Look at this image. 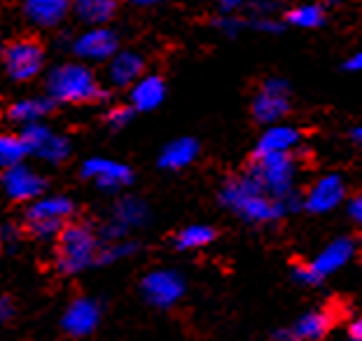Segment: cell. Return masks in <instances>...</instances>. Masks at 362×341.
Masks as SVG:
<instances>
[{"label":"cell","mask_w":362,"mask_h":341,"mask_svg":"<svg viewBox=\"0 0 362 341\" xmlns=\"http://www.w3.org/2000/svg\"><path fill=\"white\" fill-rule=\"evenodd\" d=\"M220 204L236 213L238 218H243L245 222L257 224L276 222L288 213L283 201L269 195L250 173L227 180L225 187L220 190Z\"/></svg>","instance_id":"6da1fadb"},{"label":"cell","mask_w":362,"mask_h":341,"mask_svg":"<svg viewBox=\"0 0 362 341\" xmlns=\"http://www.w3.org/2000/svg\"><path fill=\"white\" fill-rule=\"evenodd\" d=\"M47 87L52 98L59 103H94L107 98L94 73L80 64H66L52 71Z\"/></svg>","instance_id":"7a4b0ae2"},{"label":"cell","mask_w":362,"mask_h":341,"mask_svg":"<svg viewBox=\"0 0 362 341\" xmlns=\"http://www.w3.org/2000/svg\"><path fill=\"white\" fill-rule=\"evenodd\" d=\"M57 265L64 274H78L96 262L98 243L87 224H66L59 231Z\"/></svg>","instance_id":"3957f363"},{"label":"cell","mask_w":362,"mask_h":341,"mask_svg":"<svg viewBox=\"0 0 362 341\" xmlns=\"http://www.w3.org/2000/svg\"><path fill=\"white\" fill-rule=\"evenodd\" d=\"M248 173L276 199H285L295 192V159L290 152L255 154Z\"/></svg>","instance_id":"277c9868"},{"label":"cell","mask_w":362,"mask_h":341,"mask_svg":"<svg viewBox=\"0 0 362 341\" xmlns=\"http://www.w3.org/2000/svg\"><path fill=\"white\" fill-rule=\"evenodd\" d=\"M353 255H356V241H353V238L349 236L334 238L332 243H327L315 255L313 262L292 267V276H295V281L304 285H315V283H320L322 278H327L329 274L341 269L346 262H351Z\"/></svg>","instance_id":"5b68a950"},{"label":"cell","mask_w":362,"mask_h":341,"mask_svg":"<svg viewBox=\"0 0 362 341\" xmlns=\"http://www.w3.org/2000/svg\"><path fill=\"white\" fill-rule=\"evenodd\" d=\"M73 211H75L73 201H68L64 197L37 201L26 213V229L37 238H49L66 227Z\"/></svg>","instance_id":"8992f818"},{"label":"cell","mask_w":362,"mask_h":341,"mask_svg":"<svg viewBox=\"0 0 362 341\" xmlns=\"http://www.w3.org/2000/svg\"><path fill=\"white\" fill-rule=\"evenodd\" d=\"M3 59L10 77H14V80H30L33 75L40 73L45 50L35 37H21V40L7 45Z\"/></svg>","instance_id":"52a82bcc"},{"label":"cell","mask_w":362,"mask_h":341,"mask_svg":"<svg viewBox=\"0 0 362 341\" xmlns=\"http://www.w3.org/2000/svg\"><path fill=\"white\" fill-rule=\"evenodd\" d=\"M290 110V87L285 80H267L262 84L259 94L252 100V115L262 124H274L285 117Z\"/></svg>","instance_id":"ba28073f"},{"label":"cell","mask_w":362,"mask_h":341,"mask_svg":"<svg viewBox=\"0 0 362 341\" xmlns=\"http://www.w3.org/2000/svg\"><path fill=\"white\" fill-rule=\"evenodd\" d=\"M141 290H143L145 301H150L152 306L168 308L185 294V281L175 271L161 269V271H152V274L145 276V281L141 283Z\"/></svg>","instance_id":"9c48e42d"},{"label":"cell","mask_w":362,"mask_h":341,"mask_svg":"<svg viewBox=\"0 0 362 341\" xmlns=\"http://www.w3.org/2000/svg\"><path fill=\"white\" fill-rule=\"evenodd\" d=\"M344 197H346V187L341 175H325L304 197V208L311 213H327L341 204Z\"/></svg>","instance_id":"30bf717a"},{"label":"cell","mask_w":362,"mask_h":341,"mask_svg":"<svg viewBox=\"0 0 362 341\" xmlns=\"http://www.w3.org/2000/svg\"><path fill=\"white\" fill-rule=\"evenodd\" d=\"M119 47V40L112 30L107 28H94V30H87L84 35H80L78 40L73 45V52L78 54L82 59H89V61H103V59H110L117 54Z\"/></svg>","instance_id":"8fae6325"},{"label":"cell","mask_w":362,"mask_h":341,"mask_svg":"<svg viewBox=\"0 0 362 341\" xmlns=\"http://www.w3.org/2000/svg\"><path fill=\"white\" fill-rule=\"evenodd\" d=\"M24 143L28 147V152L33 150L35 154H40L42 159L47 161H54V164H59V161H64L68 157V152H71V145H68L66 138H59V136H52L45 127H28L24 131Z\"/></svg>","instance_id":"7c38bea8"},{"label":"cell","mask_w":362,"mask_h":341,"mask_svg":"<svg viewBox=\"0 0 362 341\" xmlns=\"http://www.w3.org/2000/svg\"><path fill=\"white\" fill-rule=\"evenodd\" d=\"M82 175L87 180H94L103 190H117L131 183V168L119 164V161L107 159H89L82 166Z\"/></svg>","instance_id":"4fadbf2b"},{"label":"cell","mask_w":362,"mask_h":341,"mask_svg":"<svg viewBox=\"0 0 362 341\" xmlns=\"http://www.w3.org/2000/svg\"><path fill=\"white\" fill-rule=\"evenodd\" d=\"M3 185L14 201H26V199H35L45 192V180L40 175L30 173L24 166H10L5 168L3 175Z\"/></svg>","instance_id":"5bb4252c"},{"label":"cell","mask_w":362,"mask_h":341,"mask_svg":"<svg viewBox=\"0 0 362 341\" xmlns=\"http://www.w3.org/2000/svg\"><path fill=\"white\" fill-rule=\"evenodd\" d=\"M98 325V306L91 299H75L64 316V330L71 337L91 335Z\"/></svg>","instance_id":"9a60e30c"},{"label":"cell","mask_w":362,"mask_h":341,"mask_svg":"<svg viewBox=\"0 0 362 341\" xmlns=\"http://www.w3.org/2000/svg\"><path fill=\"white\" fill-rule=\"evenodd\" d=\"M166 96V84L157 75H145L141 80L134 82L131 89V103L138 110H155V108L164 100Z\"/></svg>","instance_id":"2e32d148"},{"label":"cell","mask_w":362,"mask_h":341,"mask_svg":"<svg viewBox=\"0 0 362 341\" xmlns=\"http://www.w3.org/2000/svg\"><path fill=\"white\" fill-rule=\"evenodd\" d=\"M334 323V313L329 308H315V311L304 313L292 328V339H306V341H315L322 339L327 335V330L332 328Z\"/></svg>","instance_id":"e0dca14e"},{"label":"cell","mask_w":362,"mask_h":341,"mask_svg":"<svg viewBox=\"0 0 362 341\" xmlns=\"http://www.w3.org/2000/svg\"><path fill=\"white\" fill-rule=\"evenodd\" d=\"M302 141V136H299L297 129L292 127H272L267 129L262 138L257 141V147H255V154H272V152H290L295 150Z\"/></svg>","instance_id":"ac0fdd59"},{"label":"cell","mask_w":362,"mask_h":341,"mask_svg":"<svg viewBox=\"0 0 362 341\" xmlns=\"http://www.w3.org/2000/svg\"><path fill=\"white\" fill-rule=\"evenodd\" d=\"M199 154V143L194 138H178V141L168 143L159 157V166L168 170H180L189 166Z\"/></svg>","instance_id":"d6986e66"},{"label":"cell","mask_w":362,"mask_h":341,"mask_svg":"<svg viewBox=\"0 0 362 341\" xmlns=\"http://www.w3.org/2000/svg\"><path fill=\"white\" fill-rule=\"evenodd\" d=\"M143 71H145V64L138 54L122 52V54H115V59L110 64V80L115 84H119V87H129V84H134L136 80H141Z\"/></svg>","instance_id":"ffe728a7"},{"label":"cell","mask_w":362,"mask_h":341,"mask_svg":"<svg viewBox=\"0 0 362 341\" xmlns=\"http://www.w3.org/2000/svg\"><path fill=\"white\" fill-rule=\"evenodd\" d=\"M71 0H26V14L40 26H54L68 14Z\"/></svg>","instance_id":"44dd1931"},{"label":"cell","mask_w":362,"mask_h":341,"mask_svg":"<svg viewBox=\"0 0 362 341\" xmlns=\"http://www.w3.org/2000/svg\"><path fill=\"white\" fill-rule=\"evenodd\" d=\"M119 10V0H75V14L84 24H107Z\"/></svg>","instance_id":"7402d4cb"},{"label":"cell","mask_w":362,"mask_h":341,"mask_svg":"<svg viewBox=\"0 0 362 341\" xmlns=\"http://www.w3.org/2000/svg\"><path fill=\"white\" fill-rule=\"evenodd\" d=\"M145 206L141 204V201L136 199H127L122 201V204L117 206V211H115V224L110 229H105V234H110V238L119 236L122 231H124L127 227H134V224H141L145 220Z\"/></svg>","instance_id":"603a6c76"},{"label":"cell","mask_w":362,"mask_h":341,"mask_svg":"<svg viewBox=\"0 0 362 341\" xmlns=\"http://www.w3.org/2000/svg\"><path fill=\"white\" fill-rule=\"evenodd\" d=\"M213 241H215V229L208 227V224H189V227H185L175 236V245L180 250H199V248H206Z\"/></svg>","instance_id":"cb8c5ba5"},{"label":"cell","mask_w":362,"mask_h":341,"mask_svg":"<svg viewBox=\"0 0 362 341\" xmlns=\"http://www.w3.org/2000/svg\"><path fill=\"white\" fill-rule=\"evenodd\" d=\"M54 108V98H33V100H21L10 108V120L14 122H35L42 115H47Z\"/></svg>","instance_id":"d4e9b609"},{"label":"cell","mask_w":362,"mask_h":341,"mask_svg":"<svg viewBox=\"0 0 362 341\" xmlns=\"http://www.w3.org/2000/svg\"><path fill=\"white\" fill-rule=\"evenodd\" d=\"M288 24L297 28H320L325 24V7L322 5H299L288 12Z\"/></svg>","instance_id":"484cf974"},{"label":"cell","mask_w":362,"mask_h":341,"mask_svg":"<svg viewBox=\"0 0 362 341\" xmlns=\"http://www.w3.org/2000/svg\"><path fill=\"white\" fill-rule=\"evenodd\" d=\"M28 152L24 138L17 136H0V170L17 166L21 157Z\"/></svg>","instance_id":"4316f807"},{"label":"cell","mask_w":362,"mask_h":341,"mask_svg":"<svg viewBox=\"0 0 362 341\" xmlns=\"http://www.w3.org/2000/svg\"><path fill=\"white\" fill-rule=\"evenodd\" d=\"M213 26H215V28H220L222 33L234 35V33H238L241 28H250V21H245V19H241V17H234V14H227V12H225V17L215 19V21H213Z\"/></svg>","instance_id":"83f0119b"},{"label":"cell","mask_w":362,"mask_h":341,"mask_svg":"<svg viewBox=\"0 0 362 341\" xmlns=\"http://www.w3.org/2000/svg\"><path fill=\"white\" fill-rule=\"evenodd\" d=\"M134 117V110L127 105H117V108H112V110H107L105 115V122L110 124L112 129H119V127H124V124Z\"/></svg>","instance_id":"f1b7e54d"},{"label":"cell","mask_w":362,"mask_h":341,"mask_svg":"<svg viewBox=\"0 0 362 341\" xmlns=\"http://www.w3.org/2000/svg\"><path fill=\"white\" fill-rule=\"evenodd\" d=\"M250 28L264 30V33H281L283 30V26L274 19H255V21H250Z\"/></svg>","instance_id":"f546056e"},{"label":"cell","mask_w":362,"mask_h":341,"mask_svg":"<svg viewBox=\"0 0 362 341\" xmlns=\"http://www.w3.org/2000/svg\"><path fill=\"white\" fill-rule=\"evenodd\" d=\"M349 213H351V218L356 220L360 227H362V195L356 197L351 201V206H349Z\"/></svg>","instance_id":"4dcf8cb0"},{"label":"cell","mask_w":362,"mask_h":341,"mask_svg":"<svg viewBox=\"0 0 362 341\" xmlns=\"http://www.w3.org/2000/svg\"><path fill=\"white\" fill-rule=\"evenodd\" d=\"M346 71H353V73H360L362 71V52H356L353 57L346 59V64H344Z\"/></svg>","instance_id":"1f68e13d"},{"label":"cell","mask_w":362,"mask_h":341,"mask_svg":"<svg viewBox=\"0 0 362 341\" xmlns=\"http://www.w3.org/2000/svg\"><path fill=\"white\" fill-rule=\"evenodd\" d=\"M243 5H245V0H220L222 12H227V14H234V12H238Z\"/></svg>","instance_id":"d6a6232c"},{"label":"cell","mask_w":362,"mask_h":341,"mask_svg":"<svg viewBox=\"0 0 362 341\" xmlns=\"http://www.w3.org/2000/svg\"><path fill=\"white\" fill-rule=\"evenodd\" d=\"M349 335H351V339H356V341H362V318H358V320L351 325Z\"/></svg>","instance_id":"836d02e7"},{"label":"cell","mask_w":362,"mask_h":341,"mask_svg":"<svg viewBox=\"0 0 362 341\" xmlns=\"http://www.w3.org/2000/svg\"><path fill=\"white\" fill-rule=\"evenodd\" d=\"M351 138H353V143H358V145H362V127H356L351 131Z\"/></svg>","instance_id":"e575fe53"},{"label":"cell","mask_w":362,"mask_h":341,"mask_svg":"<svg viewBox=\"0 0 362 341\" xmlns=\"http://www.w3.org/2000/svg\"><path fill=\"white\" fill-rule=\"evenodd\" d=\"M136 5H155V3H159V0H134Z\"/></svg>","instance_id":"d590c367"}]
</instances>
